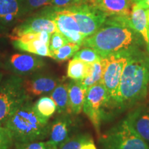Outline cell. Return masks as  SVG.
Listing matches in <instances>:
<instances>
[{
	"label": "cell",
	"mask_w": 149,
	"mask_h": 149,
	"mask_svg": "<svg viewBox=\"0 0 149 149\" xmlns=\"http://www.w3.org/2000/svg\"><path fill=\"white\" fill-rule=\"evenodd\" d=\"M130 15L107 17L104 25L95 33L86 37L81 46L93 48L102 57L139 49L145 42L130 26Z\"/></svg>",
	"instance_id": "obj_1"
},
{
	"label": "cell",
	"mask_w": 149,
	"mask_h": 149,
	"mask_svg": "<svg viewBox=\"0 0 149 149\" xmlns=\"http://www.w3.org/2000/svg\"><path fill=\"white\" fill-rule=\"evenodd\" d=\"M149 84V56L137 49L124 67L117 97V108L127 109L146 97Z\"/></svg>",
	"instance_id": "obj_2"
},
{
	"label": "cell",
	"mask_w": 149,
	"mask_h": 149,
	"mask_svg": "<svg viewBox=\"0 0 149 149\" xmlns=\"http://www.w3.org/2000/svg\"><path fill=\"white\" fill-rule=\"evenodd\" d=\"M50 125L39 116L32 100L29 99L7 120L4 126L10 130L14 143H28L42 141L48 137Z\"/></svg>",
	"instance_id": "obj_3"
},
{
	"label": "cell",
	"mask_w": 149,
	"mask_h": 149,
	"mask_svg": "<svg viewBox=\"0 0 149 149\" xmlns=\"http://www.w3.org/2000/svg\"><path fill=\"white\" fill-rule=\"evenodd\" d=\"M24 77L12 74L3 78L0 83V126L6 122L17 110L30 98L23 86Z\"/></svg>",
	"instance_id": "obj_4"
},
{
	"label": "cell",
	"mask_w": 149,
	"mask_h": 149,
	"mask_svg": "<svg viewBox=\"0 0 149 149\" xmlns=\"http://www.w3.org/2000/svg\"><path fill=\"white\" fill-rule=\"evenodd\" d=\"M101 149H149L143 140L124 120L117 123L100 137Z\"/></svg>",
	"instance_id": "obj_5"
},
{
	"label": "cell",
	"mask_w": 149,
	"mask_h": 149,
	"mask_svg": "<svg viewBox=\"0 0 149 149\" xmlns=\"http://www.w3.org/2000/svg\"><path fill=\"white\" fill-rule=\"evenodd\" d=\"M107 89L101 83L89 87L87 90L83 111L88 117L97 133L102 122L108 118L109 111L113 110Z\"/></svg>",
	"instance_id": "obj_6"
},
{
	"label": "cell",
	"mask_w": 149,
	"mask_h": 149,
	"mask_svg": "<svg viewBox=\"0 0 149 149\" xmlns=\"http://www.w3.org/2000/svg\"><path fill=\"white\" fill-rule=\"evenodd\" d=\"M135 50L119 52L104 57L105 61V67L101 84L107 89L110 102L113 109H117V91L124 67L130 55Z\"/></svg>",
	"instance_id": "obj_7"
},
{
	"label": "cell",
	"mask_w": 149,
	"mask_h": 149,
	"mask_svg": "<svg viewBox=\"0 0 149 149\" xmlns=\"http://www.w3.org/2000/svg\"><path fill=\"white\" fill-rule=\"evenodd\" d=\"M76 20L80 31L86 37L95 33L105 23L107 15L91 1L64 8Z\"/></svg>",
	"instance_id": "obj_8"
},
{
	"label": "cell",
	"mask_w": 149,
	"mask_h": 149,
	"mask_svg": "<svg viewBox=\"0 0 149 149\" xmlns=\"http://www.w3.org/2000/svg\"><path fill=\"white\" fill-rule=\"evenodd\" d=\"M44 31L51 34L57 31L55 22L50 16L48 7L42 8L17 26L13 30L10 38L12 40L27 33H36Z\"/></svg>",
	"instance_id": "obj_9"
},
{
	"label": "cell",
	"mask_w": 149,
	"mask_h": 149,
	"mask_svg": "<svg viewBox=\"0 0 149 149\" xmlns=\"http://www.w3.org/2000/svg\"><path fill=\"white\" fill-rule=\"evenodd\" d=\"M48 10L51 17L55 22L57 31L61 33L69 42L81 46L85 37L72 15L64 8L49 6Z\"/></svg>",
	"instance_id": "obj_10"
},
{
	"label": "cell",
	"mask_w": 149,
	"mask_h": 149,
	"mask_svg": "<svg viewBox=\"0 0 149 149\" xmlns=\"http://www.w3.org/2000/svg\"><path fill=\"white\" fill-rule=\"evenodd\" d=\"M45 66L46 62L44 59L33 54H13L4 63L6 69L13 74L23 77L40 71Z\"/></svg>",
	"instance_id": "obj_11"
},
{
	"label": "cell",
	"mask_w": 149,
	"mask_h": 149,
	"mask_svg": "<svg viewBox=\"0 0 149 149\" xmlns=\"http://www.w3.org/2000/svg\"><path fill=\"white\" fill-rule=\"evenodd\" d=\"M59 82L60 80L56 76L37 71L24 77L23 86L27 95L31 98L50 95Z\"/></svg>",
	"instance_id": "obj_12"
},
{
	"label": "cell",
	"mask_w": 149,
	"mask_h": 149,
	"mask_svg": "<svg viewBox=\"0 0 149 149\" xmlns=\"http://www.w3.org/2000/svg\"><path fill=\"white\" fill-rule=\"evenodd\" d=\"M125 120L149 146V103L137 106L128 113Z\"/></svg>",
	"instance_id": "obj_13"
},
{
	"label": "cell",
	"mask_w": 149,
	"mask_h": 149,
	"mask_svg": "<svg viewBox=\"0 0 149 149\" xmlns=\"http://www.w3.org/2000/svg\"><path fill=\"white\" fill-rule=\"evenodd\" d=\"M70 115L68 113L60 114L50 125L48 134L49 140L58 148L67 139L72 137L73 122Z\"/></svg>",
	"instance_id": "obj_14"
},
{
	"label": "cell",
	"mask_w": 149,
	"mask_h": 149,
	"mask_svg": "<svg viewBox=\"0 0 149 149\" xmlns=\"http://www.w3.org/2000/svg\"><path fill=\"white\" fill-rule=\"evenodd\" d=\"M107 17L128 15L133 5V0H96L94 3Z\"/></svg>",
	"instance_id": "obj_15"
},
{
	"label": "cell",
	"mask_w": 149,
	"mask_h": 149,
	"mask_svg": "<svg viewBox=\"0 0 149 149\" xmlns=\"http://www.w3.org/2000/svg\"><path fill=\"white\" fill-rule=\"evenodd\" d=\"M87 89L80 81L72 80L68 82L69 112L71 115H78L83 109Z\"/></svg>",
	"instance_id": "obj_16"
},
{
	"label": "cell",
	"mask_w": 149,
	"mask_h": 149,
	"mask_svg": "<svg viewBox=\"0 0 149 149\" xmlns=\"http://www.w3.org/2000/svg\"><path fill=\"white\" fill-rule=\"evenodd\" d=\"M23 16L22 0H0V24L10 25Z\"/></svg>",
	"instance_id": "obj_17"
},
{
	"label": "cell",
	"mask_w": 149,
	"mask_h": 149,
	"mask_svg": "<svg viewBox=\"0 0 149 149\" xmlns=\"http://www.w3.org/2000/svg\"><path fill=\"white\" fill-rule=\"evenodd\" d=\"M130 26L137 33L142 37L146 45L148 43V20L146 9L133 3L130 15Z\"/></svg>",
	"instance_id": "obj_18"
},
{
	"label": "cell",
	"mask_w": 149,
	"mask_h": 149,
	"mask_svg": "<svg viewBox=\"0 0 149 149\" xmlns=\"http://www.w3.org/2000/svg\"><path fill=\"white\" fill-rule=\"evenodd\" d=\"M14 48L20 51L27 52L40 57H51L49 46L39 40H34L29 42H21L19 40H12Z\"/></svg>",
	"instance_id": "obj_19"
},
{
	"label": "cell",
	"mask_w": 149,
	"mask_h": 149,
	"mask_svg": "<svg viewBox=\"0 0 149 149\" xmlns=\"http://www.w3.org/2000/svg\"><path fill=\"white\" fill-rule=\"evenodd\" d=\"M55 102L57 112L59 114L68 113L69 100H68V82H59L49 95Z\"/></svg>",
	"instance_id": "obj_20"
},
{
	"label": "cell",
	"mask_w": 149,
	"mask_h": 149,
	"mask_svg": "<svg viewBox=\"0 0 149 149\" xmlns=\"http://www.w3.org/2000/svg\"><path fill=\"white\" fill-rule=\"evenodd\" d=\"M34 109L42 120L48 122L57 111L55 102L50 96H43L33 103Z\"/></svg>",
	"instance_id": "obj_21"
},
{
	"label": "cell",
	"mask_w": 149,
	"mask_h": 149,
	"mask_svg": "<svg viewBox=\"0 0 149 149\" xmlns=\"http://www.w3.org/2000/svg\"><path fill=\"white\" fill-rule=\"evenodd\" d=\"M104 67H105V61L104 57H102L101 60L90 64L88 74L84 79L80 81L81 84L88 89L89 87L96 84L101 83Z\"/></svg>",
	"instance_id": "obj_22"
},
{
	"label": "cell",
	"mask_w": 149,
	"mask_h": 149,
	"mask_svg": "<svg viewBox=\"0 0 149 149\" xmlns=\"http://www.w3.org/2000/svg\"><path fill=\"white\" fill-rule=\"evenodd\" d=\"M90 64L77 59H72L68 62L67 77L72 80L81 81L88 73Z\"/></svg>",
	"instance_id": "obj_23"
},
{
	"label": "cell",
	"mask_w": 149,
	"mask_h": 149,
	"mask_svg": "<svg viewBox=\"0 0 149 149\" xmlns=\"http://www.w3.org/2000/svg\"><path fill=\"white\" fill-rule=\"evenodd\" d=\"M80 47L81 46L77 44L68 42L57 51L51 53V58L59 62H63L73 57L74 54L80 49Z\"/></svg>",
	"instance_id": "obj_24"
},
{
	"label": "cell",
	"mask_w": 149,
	"mask_h": 149,
	"mask_svg": "<svg viewBox=\"0 0 149 149\" xmlns=\"http://www.w3.org/2000/svg\"><path fill=\"white\" fill-rule=\"evenodd\" d=\"M73 59H79V60L91 64L101 60L102 57L100 55L97 51L92 48L84 47L81 49H79L73 56Z\"/></svg>",
	"instance_id": "obj_25"
},
{
	"label": "cell",
	"mask_w": 149,
	"mask_h": 149,
	"mask_svg": "<svg viewBox=\"0 0 149 149\" xmlns=\"http://www.w3.org/2000/svg\"><path fill=\"white\" fill-rule=\"evenodd\" d=\"M91 138L92 137L88 134H77L67 139L59 147L58 149H80L86 141Z\"/></svg>",
	"instance_id": "obj_26"
},
{
	"label": "cell",
	"mask_w": 149,
	"mask_h": 149,
	"mask_svg": "<svg viewBox=\"0 0 149 149\" xmlns=\"http://www.w3.org/2000/svg\"><path fill=\"white\" fill-rule=\"evenodd\" d=\"M15 149H58L51 141H36L28 143H14Z\"/></svg>",
	"instance_id": "obj_27"
},
{
	"label": "cell",
	"mask_w": 149,
	"mask_h": 149,
	"mask_svg": "<svg viewBox=\"0 0 149 149\" xmlns=\"http://www.w3.org/2000/svg\"><path fill=\"white\" fill-rule=\"evenodd\" d=\"M53 0H22V13L24 15L45 6H51Z\"/></svg>",
	"instance_id": "obj_28"
},
{
	"label": "cell",
	"mask_w": 149,
	"mask_h": 149,
	"mask_svg": "<svg viewBox=\"0 0 149 149\" xmlns=\"http://www.w3.org/2000/svg\"><path fill=\"white\" fill-rule=\"evenodd\" d=\"M69 42L67 39L58 31H56L51 35L49 42V50L51 53L57 51L59 48Z\"/></svg>",
	"instance_id": "obj_29"
},
{
	"label": "cell",
	"mask_w": 149,
	"mask_h": 149,
	"mask_svg": "<svg viewBox=\"0 0 149 149\" xmlns=\"http://www.w3.org/2000/svg\"><path fill=\"white\" fill-rule=\"evenodd\" d=\"M14 140L10 130L6 126H0V149H10Z\"/></svg>",
	"instance_id": "obj_30"
},
{
	"label": "cell",
	"mask_w": 149,
	"mask_h": 149,
	"mask_svg": "<svg viewBox=\"0 0 149 149\" xmlns=\"http://www.w3.org/2000/svg\"><path fill=\"white\" fill-rule=\"evenodd\" d=\"M88 1H91V0H53L51 6L57 8H66Z\"/></svg>",
	"instance_id": "obj_31"
},
{
	"label": "cell",
	"mask_w": 149,
	"mask_h": 149,
	"mask_svg": "<svg viewBox=\"0 0 149 149\" xmlns=\"http://www.w3.org/2000/svg\"><path fill=\"white\" fill-rule=\"evenodd\" d=\"M80 149H97V148L94 144L93 139L91 138L89 140L86 141Z\"/></svg>",
	"instance_id": "obj_32"
},
{
	"label": "cell",
	"mask_w": 149,
	"mask_h": 149,
	"mask_svg": "<svg viewBox=\"0 0 149 149\" xmlns=\"http://www.w3.org/2000/svg\"><path fill=\"white\" fill-rule=\"evenodd\" d=\"M144 9L149 8V0H139L138 2L135 3Z\"/></svg>",
	"instance_id": "obj_33"
},
{
	"label": "cell",
	"mask_w": 149,
	"mask_h": 149,
	"mask_svg": "<svg viewBox=\"0 0 149 149\" xmlns=\"http://www.w3.org/2000/svg\"><path fill=\"white\" fill-rule=\"evenodd\" d=\"M146 46H147V50H148L149 53V23H148V43H147Z\"/></svg>",
	"instance_id": "obj_34"
},
{
	"label": "cell",
	"mask_w": 149,
	"mask_h": 149,
	"mask_svg": "<svg viewBox=\"0 0 149 149\" xmlns=\"http://www.w3.org/2000/svg\"><path fill=\"white\" fill-rule=\"evenodd\" d=\"M146 16H147V20H148V23H149V8L146 9Z\"/></svg>",
	"instance_id": "obj_35"
},
{
	"label": "cell",
	"mask_w": 149,
	"mask_h": 149,
	"mask_svg": "<svg viewBox=\"0 0 149 149\" xmlns=\"http://www.w3.org/2000/svg\"><path fill=\"white\" fill-rule=\"evenodd\" d=\"M3 74L1 73V72H0V83H1V80L3 79Z\"/></svg>",
	"instance_id": "obj_36"
},
{
	"label": "cell",
	"mask_w": 149,
	"mask_h": 149,
	"mask_svg": "<svg viewBox=\"0 0 149 149\" xmlns=\"http://www.w3.org/2000/svg\"><path fill=\"white\" fill-rule=\"evenodd\" d=\"M139 1V0H133V2L134 3H137V2H138Z\"/></svg>",
	"instance_id": "obj_37"
},
{
	"label": "cell",
	"mask_w": 149,
	"mask_h": 149,
	"mask_svg": "<svg viewBox=\"0 0 149 149\" xmlns=\"http://www.w3.org/2000/svg\"><path fill=\"white\" fill-rule=\"evenodd\" d=\"M95 1H96V0H91V2H93V3H94Z\"/></svg>",
	"instance_id": "obj_38"
},
{
	"label": "cell",
	"mask_w": 149,
	"mask_h": 149,
	"mask_svg": "<svg viewBox=\"0 0 149 149\" xmlns=\"http://www.w3.org/2000/svg\"><path fill=\"white\" fill-rule=\"evenodd\" d=\"M0 65H1V62H0Z\"/></svg>",
	"instance_id": "obj_39"
}]
</instances>
